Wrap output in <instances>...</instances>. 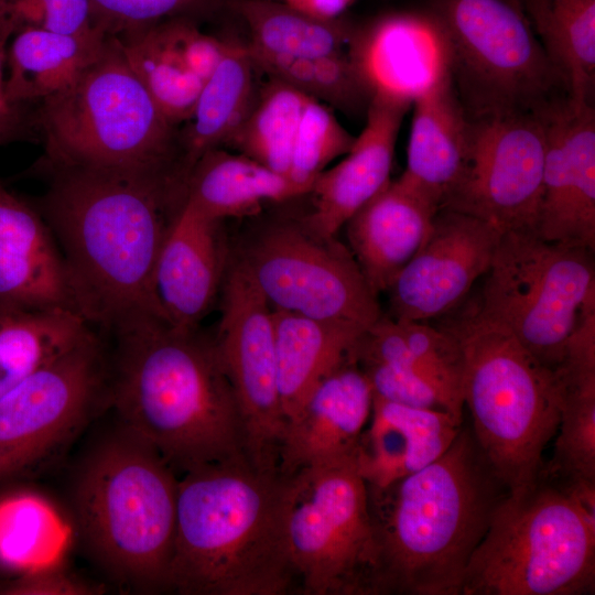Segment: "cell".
<instances>
[{
  "label": "cell",
  "instance_id": "22",
  "mask_svg": "<svg viewBox=\"0 0 595 595\" xmlns=\"http://www.w3.org/2000/svg\"><path fill=\"white\" fill-rule=\"evenodd\" d=\"M218 221L184 198L158 253L153 290L163 318L197 328L210 310L220 280Z\"/></svg>",
  "mask_w": 595,
  "mask_h": 595
},
{
  "label": "cell",
  "instance_id": "25",
  "mask_svg": "<svg viewBox=\"0 0 595 595\" xmlns=\"http://www.w3.org/2000/svg\"><path fill=\"white\" fill-rule=\"evenodd\" d=\"M407 166L399 177L441 209L464 173L470 118L448 73L412 101Z\"/></svg>",
  "mask_w": 595,
  "mask_h": 595
},
{
  "label": "cell",
  "instance_id": "39",
  "mask_svg": "<svg viewBox=\"0 0 595 595\" xmlns=\"http://www.w3.org/2000/svg\"><path fill=\"white\" fill-rule=\"evenodd\" d=\"M394 323L418 371L463 410V359L455 337L425 322L394 320Z\"/></svg>",
  "mask_w": 595,
  "mask_h": 595
},
{
  "label": "cell",
  "instance_id": "16",
  "mask_svg": "<svg viewBox=\"0 0 595 595\" xmlns=\"http://www.w3.org/2000/svg\"><path fill=\"white\" fill-rule=\"evenodd\" d=\"M500 235L480 218L439 209L423 244L387 290L391 317L426 322L452 313L488 271Z\"/></svg>",
  "mask_w": 595,
  "mask_h": 595
},
{
  "label": "cell",
  "instance_id": "29",
  "mask_svg": "<svg viewBox=\"0 0 595 595\" xmlns=\"http://www.w3.org/2000/svg\"><path fill=\"white\" fill-rule=\"evenodd\" d=\"M574 106L594 105L595 0H521Z\"/></svg>",
  "mask_w": 595,
  "mask_h": 595
},
{
  "label": "cell",
  "instance_id": "7",
  "mask_svg": "<svg viewBox=\"0 0 595 595\" xmlns=\"http://www.w3.org/2000/svg\"><path fill=\"white\" fill-rule=\"evenodd\" d=\"M595 593V526L542 470L508 493L466 567L461 595Z\"/></svg>",
  "mask_w": 595,
  "mask_h": 595
},
{
  "label": "cell",
  "instance_id": "3",
  "mask_svg": "<svg viewBox=\"0 0 595 595\" xmlns=\"http://www.w3.org/2000/svg\"><path fill=\"white\" fill-rule=\"evenodd\" d=\"M367 491L378 595H461L468 562L509 493L465 422L434 462Z\"/></svg>",
  "mask_w": 595,
  "mask_h": 595
},
{
  "label": "cell",
  "instance_id": "33",
  "mask_svg": "<svg viewBox=\"0 0 595 595\" xmlns=\"http://www.w3.org/2000/svg\"><path fill=\"white\" fill-rule=\"evenodd\" d=\"M118 37L123 54L153 101L174 126L186 121L203 82L186 66L166 23Z\"/></svg>",
  "mask_w": 595,
  "mask_h": 595
},
{
  "label": "cell",
  "instance_id": "2",
  "mask_svg": "<svg viewBox=\"0 0 595 595\" xmlns=\"http://www.w3.org/2000/svg\"><path fill=\"white\" fill-rule=\"evenodd\" d=\"M108 405L182 475L249 462L244 422L215 340L148 317L115 332Z\"/></svg>",
  "mask_w": 595,
  "mask_h": 595
},
{
  "label": "cell",
  "instance_id": "14",
  "mask_svg": "<svg viewBox=\"0 0 595 595\" xmlns=\"http://www.w3.org/2000/svg\"><path fill=\"white\" fill-rule=\"evenodd\" d=\"M547 107L470 118L466 166L442 208L480 218L501 234L536 232L542 199Z\"/></svg>",
  "mask_w": 595,
  "mask_h": 595
},
{
  "label": "cell",
  "instance_id": "24",
  "mask_svg": "<svg viewBox=\"0 0 595 595\" xmlns=\"http://www.w3.org/2000/svg\"><path fill=\"white\" fill-rule=\"evenodd\" d=\"M437 212L397 178L346 223L350 252L377 295L389 289L419 250Z\"/></svg>",
  "mask_w": 595,
  "mask_h": 595
},
{
  "label": "cell",
  "instance_id": "46",
  "mask_svg": "<svg viewBox=\"0 0 595 595\" xmlns=\"http://www.w3.org/2000/svg\"><path fill=\"white\" fill-rule=\"evenodd\" d=\"M18 121L17 111L7 116H0V143L13 136Z\"/></svg>",
  "mask_w": 595,
  "mask_h": 595
},
{
  "label": "cell",
  "instance_id": "12",
  "mask_svg": "<svg viewBox=\"0 0 595 595\" xmlns=\"http://www.w3.org/2000/svg\"><path fill=\"white\" fill-rule=\"evenodd\" d=\"M109 370L93 331L0 396V484L48 463L108 405Z\"/></svg>",
  "mask_w": 595,
  "mask_h": 595
},
{
  "label": "cell",
  "instance_id": "30",
  "mask_svg": "<svg viewBox=\"0 0 595 595\" xmlns=\"http://www.w3.org/2000/svg\"><path fill=\"white\" fill-rule=\"evenodd\" d=\"M90 332L93 327L72 310H26L0 304V396Z\"/></svg>",
  "mask_w": 595,
  "mask_h": 595
},
{
  "label": "cell",
  "instance_id": "9",
  "mask_svg": "<svg viewBox=\"0 0 595 595\" xmlns=\"http://www.w3.org/2000/svg\"><path fill=\"white\" fill-rule=\"evenodd\" d=\"M426 10L444 32L469 118L540 110L566 97L521 0H429Z\"/></svg>",
  "mask_w": 595,
  "mask_h": 595
},
{
  "label": "cell",
  "instance_id": "40",
  "mask_svg": "<svg viewBox=\"0 0 595 595\" xmlns=\"http://www.w3.org/2000/svg\"><path fill=\"white\" fill-rule=\"evenodd\" d=\"M356 361L364 371L374 397L402 405L446 411L463 416V410L411 365L378 359Z\"/></svg>",
  "mask_w": 595,
  "mask_h": 595
},
{
  "label": "cell",
  "instance_id": "1",
  "mask_svg": "<svg viewBox=\"0 0 595 595\" xmlns=\"http://www.w3.org/2000/svg\"><path fill=\"white\" fill-rule=\"evenodd\" d=\"M53 169L39 210L61 250L76 312L111 334L147 317L163 318L153 273L176 214L169 217L166 209L178 176Z\"/></svg>",
  "mask_w": 595,
  "mask_h": 595
},
{
  "label": "cell",
  "instance_id": "13",
  "mask_svg": "<svg viewBox=\"0 0 595 595\" xmlns=\"http://www.w3.org/2000/svg\"><path fill=\"white\" fill-rule=\"evenodd\" d=\"M291 225L267 230L241 266L272 309L369 329L381 309L354 256Z\"/></svg>",
  "mask_w": 595,
  "mask_h": 595
},
{
  "label": "cell",
  "instance_id": "32",
  "mask_svg": "<svg viewBox=\"0 0 595 595\" xmlns=\"http://www.w3.org/2000/svg\"><path fill=\"white\" fill-rule=\"evenodd\" d=\"M253 65L248 46L228 43L220 63L204 82L186 120V174L204 153L225 144L247 115L253 101Z\"/></svg>",
  "mask_w": 595,
  "mask_h": 595
},
{
  "label": "cell",
  "instance_id": "20",
  "mask_svg": "<svg viewBox=\"0 0 595 595\" xmlns=\"http://www.w3.org/2000/svg\"><path fill=\"white\" fill-rule=\"evenodd\" d=\"M412 101L374 94L366 125L345 158L323 171L311 188L314 212L310 229L320 237L335 234L391 180L394 147Z\"/></svg>",
  "mask_w": 595,
  "mask_h": 595
},
{
  "label": "cell",
  "instance_id": "11",
  "mask_svg": "<svg viewBox=\"0 0 595 595\" xmlns=\"http://www.w3.org/2000/svg\"><path fill=\"white\" fill-rule=\"evenodd\" d=\"M286 544L305 595H378L377 548L368 491L354 459L291 477Z\"/></svg>",
  "mask_w": 595,
  "mask_h": 595
},
{
  "label": "cell",
  "instance_id": "44",
  "mask_svg": "<svg viewBox=\"0 0 595 595\" xmlns=\"http://www.w3.org/2000/svg\"><path fill=\"white\" fill-rule=\"evenodd\" d=\"M166 24L186 66L204 83L220 63L228 43L201 32L186 21Z\"/></svg>",
  "mask_w": 595,
  "mask_h": 595
},
{
  "label": "cell",
  "instance_id": "38",
  "mask_svg": "<svg viewBox=\"0 0 595 595\" xmlns=\"http://www.w3.org/2000/svg\"><path fill=\"white\" fill-rule=\"evenodd\" d=\"M355 140L327 107L311 98L300 120L288 176L310 193L317 176Z\"/></svg>",
  "mask_w": 595,
  "mask_h": 595
},
{
  "label": "cell",
  "instance_id": "50",
  "mask_svg": "<svg viewBox=\"0 0 595 595\" xmlns=\"http://www.w3.org/2000/svg\"><path fill=\"white\" fill-rule=\"evenodd\" d=\"M7 1L9 2L10 0H7ZM8 4H9V3H8Z\"/></svg>",
  "mask_w": 595,
  "mask_h": 595
},
{
  "label": "cell",
  "instance_id": "47",
  "mask_svg": "<svg viewBox=\"0 0 595 595\" xmlns=\"http://www.w3.org/2000/svg\"><path fill=\"white\" fill-rule=\"evenodd\" d=\"M15 106L9 104L4 94V79L1 69V60H0V116H7L15 112Z\"/></svg>",
  "mask_w": 595,
  "mask_h": 595
},
{
  "label": "cell",
  "instance_id": "31",
  "mask_svg": "<svg viewBox=\"0 0 595 595\" xmlns=\"http://www.w3.org/2000/svg\"><path fill=\"white\" fill-rule=\"evenodd\" d=\"M71 518L45 494L15 488L0 495V571L13 576L61 562Z\"/></svg>",
  "mask_w": 595,
  "mask_h": 595
},
{
  "label": "cell",
  "instance_id": "8",
  "mask_svg": "<svg viewBox=\"0 0 595 595\" xmlns=\"http://www.w3.org/2000/svg\"><path fill=\"white\" fill-rule=\"evenodd\" d=\"M39 121L52 166L169 172L173 125L113 35L69 87L41 101Z\"/></svg>",
  "mask_w": 595,
  "mask_h": 595
},
{
  "label": "cell",
  "instance_id": "43",
  "mask_svg": "<svg viewBox=\"0 0 595 595\" xmlns=\"http://www.w3.org/2000/svg\"><path fill=\"white\" fill-rule=\"evenodd\" d=\"M105 588L68 571L61 562L13 576L0 585L3 595H97Z\"/></svg>",
  "mask_w": 595,
  "mask_h": 595
},
{
  "label": "cell",
  "instance_id": "27",
  "mask_svg": "<svg viewBox=\"0 0 595 595\" xmlns=\"http://www.w3.org/2000/svg\"><path fill=\"white\" fill-rule=\"evenodd\" d=\"M306 192L280 174L241 153L213 149L191 167L185 199L210 218L252 213L264 202H281Z\"/></svg>",
  "mask_w": 595,
  "mask_h": 595
},
{
  "label": "cell",
  "instance_id": "34",
  "mask_svg": "<svg viewBox=\"0 0 595 595\" xmlns=\"http://www.w3.org/2000/svg\"><path fill=\"white\" fill-rule=\"evenodd\" d=\"M239 11L250 33V46L289 56L347 53L355 30L337 19L310 15L288 3L241 0Z\"/></svg>",
  "mask_w": 595,
  "mask_h": 595
},
{
  "label": "cell",
  "instance_id": "42",
  "mask_svg": "<svg viewBox=\"0 0 595 595\" xmlns=\"http://www.w3.org/2000/svg\"><path fill=\"white\" fill-rule=\"evenodd\" d=\"M210 0H90L96 24L106 34L121 36L198 9Z\"/></svg>",
  "mask_w": 595,
  "mask_h": 595
},
{
  "label": "cell",
  "instance_id": "49",
  "mask_svg": "<svg viewBox=\"0 0 595 595\" xmlns=\"http://www.w3.org/2000/svg\"><path fill=\"white\" fill-rule=\"evenodd\" d=\"M266 1H279V0H266ZM283 1H285V0H283Z\"/></svg>",
  "mask_w": 595,
  "mask_h": 595
},
{
  "label": "cell",
  "instance_id": "35",
  "mask_svg": "<svg viewBox=\"0 0 595 595\" xmlns=\"http://www.w3.org/2000/svg\"><path fill=\"white\" fill-rule=\"evenodd\" d=\"M311 98L272 78L225 144L288 176L298 128Z\"/></svg>",
  "mask_w": 595,
  "mask_h": 595
},
{
  "label": "cell",
  "instance_id": "4",
  "mask_svg": "<svg viewBox=\"0 0 595 595\" xmlns=\"http://www.w3.org/2000/svg\"><path fill=\"white\" fill-rule=\"evenodd\" d=\"M290 480L251 463L178 477L170 592L284 595L296 584L285 515Z\"/></svg>",
  "mask_w": 595,
  "mask_h": 595
},
{
  "label": "cell",
  "instance_id": "10",
  "mask_svg": "<svg viewBox=\"0 0 595 595\" xmlns=\"http://www.w3.org/2000/svg\"><path fill=\"white\" fill-rule=\"evenodd\" d=\"M593 255L534 231L502 232L476 304L554 371L578 322L595 309Z\"/></svg>",
  "mask_w": 595,
  "mask_h": 595
},
{
  "label": "cell",
  "instance_id": "36",
  "mask_svg": "<svg viewBox=\"0 0 595 595\" xmlns=\"http://www.w3.org/2000/svg\"><path fill=\"white\" fill-rule=\"evenodd\" d=\"M561 416L554 454L542 472L556 479L595 480V367L561 365Z\"/></svg>",
  "mask_w": 595,
  "mask_h": 595
},
{
  "label": "cell",
  "instance_id": "17",
  "mask_svg": "<svg viewBox=\"0 0 595 595\" xmlns=\"http://www.w3.org/2000/svg\"><path fill=\"white\" fill-rule=\"evenodd\" d=\"M547 148L536 232L595 249V109L561 98L545 108Z\"/></svg>",
  "mask_w": 595,
  "mask_h": 595
},
{
  "label": "cell",
  "instance_id": "41",
  "mask_svg": "<svg viewBox=\"0 0 595 595\" xmlns=\"http://www.w3.org/2000/svg\"><path fill=\"white\" fill-rule=\"evenodd\" d=\"M2 20L8 22L4 32L24 28L77 36L104 32L90 0H10Z\"/></svg>",
  "mask_w": 595,
  "mask_h": 595
},
{
  "label": "cell",
  "instance_id": "26",
  "mask_svg": "<svg viewBox=\"0 0 595 595\" xmlns=\"http://www.w3.org/2000/svg\"><path fill=\"white\" fill-rule=\"evenodd\" d=\"M277 380L286 424L313 389L354 356L367 329L272 309Z\"/></svg>",
  "mask_w": 595,
  "mask_h": 595
},
{
  "label": "cell",
  "instance_id": "21",
  "mask_svg": "<svg viewBox=\"0 0 595 595\" xmlns=\"http://www.w3.org/2000/svg\"><path fill=\"white\" fill-rule=\"evenodd\" d=\"M0 304L76 312L65 263L46 220L1 182Z\"/></svg>",
  "mask_w": 595,
  "mask_h": 595
},
{
  "label": "cell",
  "instance_id": "15",
  "mask_svg": "<svg viewBox=\"0 0 595 595\" xmlns=\"http://www.w3.org/2000/svg\"><path fill=\"white\" fill-rule=\"evenodd\" d=\"M221 306L215 344L238 401L248 458L258 469L278 472L286 421L278 390L272 307L241 263L225 283Z\"/></svg>",
  "mask_w": 595,
  "mask_h": 595
},
{
  "label": "cell",
  "instance_id": "5",
  "mask_svg": "<svg viewBox=\"0 0 595 595\" xmlns=\"http://www.w3.org/2000/svg\"><path fill=\"white\" fill-rule=\"evenodd\" d=\"M177 484L161 455L119 422L78 461L69 486L74 536L123 589L170 591Z\"/></svg>",
  "mask_w": 595,
  "mask_h": 595
},
{
  "label": "cell",
  "instance_id": "37",
  "mask_svg": "<svg viewBox=\"0 0 595 595\" xmlns=\"http://www.w3.org/2000/svg\"><path fill=\"white\" fill-rule=\"evenodd\" d=\"M255 65L272 78L347 113L366 110L371 93L347 53L320 56L280 55L248 46Z\"/></svg>",
  "mask_w": 595,
  "mask_h": 595
},
{
  "label": "cell",
  "instance_id": "6",
  "mask_svg": "<svg viewBox=\"0 0 595 595\" xmlns=\"http://www.w3.org/2000/svg\"><path fill=\"white\" fill-rule=\"evenodd\" d=\"M441 327L462 351L463 404L483 455L509 493L533 484L560 424L555 372L476 303L448 316Z\"/></svg>",
  "mask_w": 595,
  "mask_h": 595
},
{
  "label": "cell",
  "instance_id": "28",
  "mask_svg": "<svg viewBox=\"0 0 595 595\" xmlns=\"http://www.w3.org/2000/svg\"><path fill=\"white\" fill-rule=\"evenodd\" d=\"M108 34L89 36L24 28L17 32L9 51L4 94L17 106L44 100L69 87L99 55Z\"/></svg>",
  "mask_w": 595,
  "mask_h": 595
},
{
  "label": "cell",
  "instance_id": "18",
  "mask_svg": "<svg viewBox=\"0 0 595 595\" xmlns=\"http://www.w3.org/2000/svg\"><path fill=\"white\" fill-rule=\"evenodd\" d=\"M370 385L355 356L328 374L288 422L278 472L291 477L323 464L355 459L371 409Z\"/></svg>",
  "mask_w": 595,
  "mask_h": 595
},
{
  "label": "cell",
  "instance_id": "23",
  "mask_svg": "<svg viewBox=\"0 0 595 595\" xmlns=\"http://www.w3.org/2000/svg\"><path fill=\"white\" fill-rule=\"evenodd\" d=\"M463 422V416L446 411L374 397L370 418L355 454L356 468L368 487H385L440 457Z\"/></svg>",
  "mask_w": 595,
  "mask_h": 595
},
{
  "label": "cell",
  "instance_id": "19",
  "mask_svg": "<svg viewBox=\"0 0 595 595\" xmlns=\"http://www.w3.org/2000/svg\"><path fill=\"white\" fill-rule=\"evenodd\" d=\"M349 56L371 95L410 101L450 73L444 32L428 10L388 14L355 30Z\"/></svg>",
  "mask_w": 595,
  "mask_h": 595
},
{
  "label": "cell",
  "instance_id": "45",
  "mask_svg": "<svg viewBox=\"0 0 595 595\" xmlns=\"http://www.w3.org/2000/svg\"><path fill=\"white\" fill-rule=\"evenodd\" d=\"M354 0H285L291 7L310 15L332 20L337 19Z\"/></svg>",
  "mask_w": 595,
  "mask_h": 595
},
{
  "label": "cell",
  "instance_id": "48",
  "mask_svg": "<svg viewBox=\"0 0 595 595\" xmlns=\"http://www.w3.org/2000/svg\"><path fill=\"white\" fill-rule=\"evenodd\" d=\"M8 1L7 0H0V21L3 19L7 8H8Z\"/></svg>",
  "mask_w": 595,
  "mask_h": 595
}]
</instances>
